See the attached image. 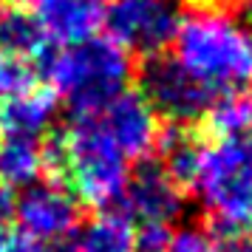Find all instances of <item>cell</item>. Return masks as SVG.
I'll return each instance as SVG.
<instances>
[{
	"instance_id": "obj_1",
	"label": "cell",
	"mask_w": 252,
	"mask_h": 252,
	"mask_svg": "<svg viewBox=\"0 0 252 252\" xmlns=\"http://www.w3.org/2000/svg\"><path fill=\"white\" fill-rule=\"evenodd\" d=\"M173 57L216 96L252 88V29L227 6L184 9Z\"/></svg>"
},
{
	"instance_id": "obj_2",
	"label": "cell",
	"mask_w": 252,
	"mask_h": 252,
	"mask_svg": "<svg viewBox=\"0 0 252 252\" xmlns=\"http://www.w3.org/2000/svg\"><path fill=\"white\" fill-rule=\"evenodd\" d=\"M71 193L96 210H114L130 176V161L102 130L96 114H74L71 125L48 150Z\"/></svg>"
},
{
	"instance_id": "obj_3",
	"label": "cell",
	"mask_w": 252,
	"mask_h": 252,
	"mask_svg": "<svg viewBox=\"0 0 252 252\" xmlns=\"http://www.w3.org/2000/svg\"><path fill=\"white\" fill-rule=\"evenodd\" d=\"M51 91L65 99L74 114H94L127 91L133 63L111 37H88L63 46L46 60Z\"/></svg>"
},
{
	"instance_id": "obj_4",
	"label": "cell",
	"mask_w": 252,
	"mask_h": 252,
	"mask_svg": "<svg viewBox=\"0 0 252 252\" xmlns=\"http://www.w3.org/2000/svg\"><path fill=\"white\" fill-rule=\"evenodd\" d=\"M187 190L216 218V227L247 232L252 227V142L213 139L201 145Z\"/></svg>"
},
{
	"instance_id": "obj_5",
	"label": "cell",
	"mask_w": 252,
	"mask_h": 252,
	"mask_svg": "<svg viewBox=\"0 0 252 252\" xmlns=\"http://www.w3.org/2000/svg\"><path fill=\"white\" fill-rule=\"evenodd\" d=\"M184 0H111L102 9L108 37L127 54L159 57L173 46Z\"/></svg>"
},
{
	"instance_id": "obj_6",
	"label": "cell",
	"mask_w": 252,
	"mask_h": 252,
	"mask_svg": "<svg viewBox=\"0 0 252 252\" xmlns=\"http://www.w3.org/2000/svg\"><path fill=\"white\" fill-rule=\"evenodd\" d=\"M142 96L156 116H164L170 125H187L204 119L216 94L207 91L193 74L176 63V57H150L142 68Z\"/></svg>"
},
{
	"instance_id": "obj_7",
	"label": "cell",
	"mask_w": 252,
	"mask_h": 252,
	"mask_svg": "<svg viewBox=\"0 0 252 252\" xmlns=\"http://www.w3.org/2000/svg\"><path fill=\"white\" fill-rule=\"evenodd\" d=\"M14 221L23 238L60 244L80 229V198L60 182H34L14 198Z\"/></svg>"
},
{
	"instance_id": "obj_8",
	"label": "cell",
	"mask_w": 252,
	"mask_h": 252,
	"mask_svg": "<svg viewBox=\"0 0 252 252\" xmlns=\"http://www.w3.org/2000/svg\"><path fill=\"white\" fill-rule=\"evenodd\" d=\"M114 210L127 224H173L184 210V193L161 164L148 161L127 176Z\"/></svg>"
},
{
	"instance_id": "obj_9",
	"label": "cell",
	"mask_w": 252,
	"mask_h": 252,
	"mask_svg": "<svg viewBox=\"0 0 252 252\" xmlns=\"http://www.w3.org/2000/svg\"><path fill=\"white\" fill-rule=\"evenodd\" d=\"M94 114L99 119L102 130L111 136V142L125 153L127 161L148 159L156 150L161 125H159V116L153 114V108L145 102L142 94H133V91L119 94L105 108L94 111Z\"/></svg>"
},
{
	"instance_id": "obj_10",
	"label": "cell",
	"mask_w": 252,
	"mask_h": 252,
	"mask_svg": "<svg viewBox=\"0 0 252 252\" xmlns=\"http://www.w3.org/2000/svg\"><path fill=\"white\" fill-rule=\"evenodd\" d=\"M32 6L46 40L60 46L88 40L102 26V0H32Z\"/></svg>"
},
{
	"instance_id": "obj_11",
	"label": "cell",
	"mask_w": 252,
	"mask_h": 252,
	"mask_svg": "<svg viewBox=\"0 0 252 252\" xmlns=\"http://www.w3.org/2000/svg\"><path fill=\"white\" fill-rule=\"evenodd\" d=\"M60 99L51 88H29L0 105V133L23 139H43L54 127Z\"/></svg>"
},
{
	"instance_id": "obj_12",
	"label": "cell",
	"mask_w": 252,
	"mask_h": 252,
	"mask_svg": "<svg viewBox=\"0 0 252 252\" xmlns=\"http://www.w3.org/2000/svg\"><path fill=\"white\" fill-rule=\"evenodd\" d=\"M48 167V148L43 139H23L0 133V184L9 190L40 182Z\"/></svg>"
},
{
	"instance_id": "obj_13",
	"label": "cell",
	"mask_w": 252,
	"mask_h": 252,
	"mask_svg": "<svg viewBox=\"0 0 252 252\" xmlns=\"http://www.w3.org/2000/svg\"><path fill=\"white\" fill-rule=\"evenodd\" d=\"M46 43L48 40L43 29L29 9L9 6L6 12H0V51L3 54H12L20 60L40 57Z\"/></svg>"
},
{
	"instance_id": "obj_14",
	"label": "cell",
	"mask_w": 252,
	"mask_h": 252,
	"mask_svg": "<svg viewBox=\"0 0 252 252\" xmlns=\"http://www.w3.org/2000/svg\"><path fill=\"white\" fill-rule=\"evenodd\" d=\"M68 252H133V224L119 213H102L74 232Z\"/></svg>"
},
{
	"instance_id": "obj_15",
	"label": "cell",
	"mask_w": 252,
	"mask_h": 252,
	"mask_svg": "<svg viewBox=\"0 0 252 252\" xmlns=\"http://www.w3.org/2000/svg\"><path fill=\"white\" fill-rule=\"evenodd\" d=\"M156 150H159V156H161V167L176 179V184L182 190L190 187L195 164H198V150H201V145L182 125H173V127H167V130L159 133Z\"/></svg>"
},
{
	"instance_id": "obj_16",
	"label": "cell",
	"mask_w": 252,
	"mask_h": 252,
	"mask_svg": "<svg viewBox=\"0 0 252 252\" xmlns=\"http://www.w3.org/2000/svg\"><path fill=\"white\" fill-rule=\"evenodd\" d=\"M244 232L204 224H179L170 232L167 252H238V241Z\"/></svg>"
},
{
	"instance_id": "obj_17",
	"label": "cell",
	"mask_w": 252,
	"mask_h": 252,
	"mask_svg": "<svg viewBox=\"0 0 252 252\" xmlns=\"http://www.w3.org/2000/svg\"><path fill=\"white\" fill-rule=\"evenodd\" d=\"M207 130L213 139H247L250 130V96L247 94H224L216 96L207 108Z\"/></svg>"
},
{
	"instance_id": "obj_18",
	"label": "cell",
	"mask_w": 252,
	"mask_h": 252,
	"mask_svg": "<svg viewBox=\"0 0 252 252\" xmlns=\"http://www.w3.org/2000/svg\"><path fill=\"white\" fill-rule=\"evenodd\" d=\"M37 85V74L29 60L12 57L0 51V99H9L14 94H23Z\"/></svg>"
},
{
	"instance_id": "obj_19",
	"label": "cell",
	"mask_w": 252,
	"mask_h": 252,
	"mask_svg": "<svg viewBox=\"0 0 252 252\" xmlns=\"http://www.w3.org/2000/svg\"><path fill=\"white\" fill-rule=\"evenodd\" d=\"M173 224H136L133 252H167Z\"/></svg>"
},
{
	"instance_id": "obj_20",
	"label": "cell",
	"mask_w": 252,
	"mask_h": 252,
	"mask_svg": "<svg viewBox=\"0 0 252 252\" xmlns=\"http://www.w3.org/2000/svg\"><path fill=\"white\" fill-rule=\"evenodd\" d=\"M12 221H14V193L6 184H0V247L9 241Z\"/></svg>"
},
{
	"instance_id": "obj_21",
	"label": "cell",
	"mask_w": 252,
	"mask_h": 252,
	"mask_svg": "<svg viewBox=\"0 0 252 252\" xmlns=\"http://www.w3.org/2000/svg\"><path fill=\"white\" fill-rule=\"evenodd\" d=\"M0 252H60L54 244H37V241H29V238H9Z\"/></svg>"
},
{
	"instance_id": "obj_22",
	"label": "cell",
	"mask_w": 252,
	"mask_h": 252,
	"mask_svg": "<svg viewBox=\"0 0 252 252\" xmlns=\"http://www.w3.org/2000/svg\"><path fill=\"white\" fill-rule=\"evenodd\" d=\"M238 252H252V232H244V235H241Z\"/></svg>"
},
{
	"instance_id": "obj_23",
	"label": "cell",
	"mask_w": 252,
	"mask_h": 252,
	"mask_svg": "<svg viewBox=\"0 0 252 252\" xmlns=\"http://www.w3.org/2000/svg\"><path fill=\"white\" fill-rule=\"evenodd\" d=\"M204 3H210V6H227L229 9V3H235V0H204Z\"/></svg>"
},
{
	"instance_id": "obj_24",
	"label": "cell",
	"mask_w": 252,
	"mask_h": 252,
	"mask_svg": "<svg viewBox=\"0 0 252 252\" xmlns=\"http://www.w3.org/2000/svg\"><path fill=\"white\" fill-rule=\"evenodd\" d=\"M247 12H250V17H252V0H247Z\"/></svg>"
},
{
	"instance_id": "obj_25",
	"label": "cell",
	"mask_w": 252,
	"mask_h": 252,
	"mask_svg": "<svg viewBox=\"0 0 252 252\" xmlns=\"http://www.w3.org/2000/svg\"><path fill=\"white\" fill-rule=\"evenodd\" d=\"M0 105H3V99H0Z\"/></svg>"
}]
</instances>
